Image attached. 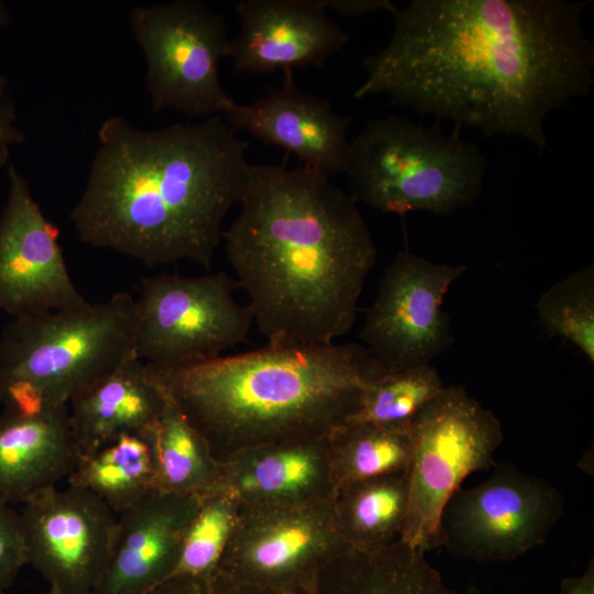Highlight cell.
Segmentation results:
<instances>
[{"mask_svg": "<svg viewBox=\"0 0 594 594\" xmlns=\"http://www.w3.org/2000/svg\"><path fill=\"white\" fill-rule=\"evenodd\" d=\"M11 21L12 15L8 6L3 1H0V28L9 25Z\"/></svg>", "mask_w": 594, "mask_h": 594, "instance_id": "836d02e7", "label": "cell"}, {"mask_svg": "<svg viewBox=\"0 0 594 594\" xmlns=\"http://www.w3.org/2000/svg\"><path fill=\"white\" fill-rule=\"evenodd\" d=\"M146 594H266L217 572L206 578L174 576Z\"/></svg>", "mask_w": 594, "mask_h": 594, "instance_id": "f546056e", "label": "cell"}, {"mask_svg": "<svg viewBox=\"0 0 594 594\" xmlns=\"http://www.w3.org/2000/svg\"><path fill=\"white\" fill-rule=\"evenodd\" d=\"M560 594H594V561L590 560L581 575L568 576L560 582Z\"/></svg>", "mask_w": 594, "mask_h": 594, "instance_id": "d6a6232c", "label": "cell"}, {"mask_svg": "<svg viewBox=\"0 0 594 594\" xmlns=\"http://www.w3.org/2000/svg\"><path fill=\"white\" fill-rule=\"evenodd\" d=\"M223 272L143 277L134 298L132 351L147 364L175 365L222 355L244 342L253 322Z\"/></svg>", "mask_w": 594, "mask_h": 594, "instance_id": "9c48e42d", "label": "cell"}, {"mask_svg": "<svg viewBox=\"0 0 594 594\" xmlns=\"http://www.w3.org/2000/svg\"><path fill=\"white\" fill-rule=\"evenodd\" d=\"M408 501L403 542L424 552L440 546L441 513L471 473L495 466L499 419L461 386H444L411 420Z\"/></svg>", "mask_w": 594, "mask_h": 594, "instance_id": "52a82bcc", "label": "cell"}, {"mask_svg": "<svg viewBox=\"0 0 594 594\" xmlns=\"http://www.w3.org/2000/svg\"><path fill=\"white\" fill-rule=\"evenodd\" d=\"M165 403L166 394L147 364L131 351L114 370L68 404L80 454L122 435L151 433Z\"/></svg>", "mask_w": 594, "mask_h": 594, "instance_id": "d6986e66", "label": "cell"}, {"mask_svg": "<svg viewBox=\"0 0 594 594\" xmlns=\"http://www.w3.org/2000/svg\"><path fill=\"white\" fill-rule=\"evenodd\" d=\"M42 594H64V593H61V592L53 591V590H50V588H48V591H46V592H44V593H42Z\"/></svg>", "mask_w": 594, "mask_h": 594, "instance_id": "e575fe53", "label": "cell"}, {"mask_svg": "<svg viewBox=\"0 0 594 594\" xmlns=\"http://www.w3.org/2000/svg\"><path fill=\"white\" fill-rule=\"evenodd\" d=\"M131 33L143 53L152 109L191 117L224 114L235 102L223 88L219 65L228 57L226 19L199 0L135 6Z\"/></svg>", "mask_w": 594, "mask_h": 594, "instance_id": "ba28073f", "label": "cell"}, {"mask_svg": "<svg viewBox=\"0 0 594 594\" xmlns=\"http://www.w3.org/2000/svg\"><path fill=\"white\" fill-rule=\"evenodd\" d=\"M348 551L333 499L241 506L218 572L266 594H315L326 568Z\"/></svg>", "mask_w": 594, "mask_h": 594, "instance_id": "30bf717a", "label": "cell"}, {"mask_svg": "<svg viewBox=\"0 0 594 594\" xmlns=\"http://www.w3.org/2000/svg\"><path fill=\"white\" fill-rule=\"evenodd\" d=\"M326 11L341 15L359 16L376 11H388L396 14L398 9L388 0H319Z\"/></svg>", "mask_w": 594, "mask_h": 594, "instance_id": "1f68e13d", "label": "cell"}, {"mask_svg": "<svg viewBox=\"0 0 594 594\" xmlns=\"http://www.w3.org/2000/svg\"><path fill=\"white\" fill-rule=\"evenodd\" d=\"M152 440L156 464L155 490L200 496L220 488V463L167 394L152 431Z\"/></svg>", "mask_w": 594, "mask_h": 594, "instance_id": "cb8c5ba5", "label": "cell"}, {"mask_svg": "<svg viewBox=\"0 0 594 594\" xmlns=\"http://www.w3.org/2000/svg\"><path fill=\"white\" fill-rule=\"evenodd\" d=\"M408 501L407 472L355 482L336 492L334 515L346 546L375 553L400 538Z\"/></svg>", "mask_w": 594, "mask_h": 594, "instance_id": "7402d4cb", "label": "cell"}, {"mask_svg": "<svg viewBox=\"0 0 594 594\" xmlns=\"http://www.w3.org/2000/svg\"><path fill=\"white\" fill-rule=\"evenodd\" d=\"M23 140L9 81L0 74V167L8 163L12 147Z\"/></svg>", "mask_w": 594, "mask_h": 594, "instance_id": "4dcf8cb0", "label": "cell"}, {"mask_svg": "<svg viewBox=\"0 0 594 594\" xmlns=\"http://www.w3.org/2000/svg\"><path fill=\"white\" fill-rule=\"evenodd\" d=\"M0 594H6V592H4V591H0Z\"/></svg>", "mask_w": 594, "mask_h": 594, "instance_id": "d590c367", "label": "cell"}, {"mask_svg": "<svg viewBox=\"0 0 594 594\" xmlns=\"http://www.w3.org/2000/svg\"><path fill=\"white\" fill-rule=\"evenodd\" d=\"M134 297L13 318L0 336V405L36 416L70 400L132 351Z\"/></svg>", "mask_w": 594, "mask_h": 594, "instance_id": "5b68a950", "label": "cell"}, {"mask_svg": "<svg viewBox=\"0 0 594 594\" xmlns=\"http://www.w3.org/2000/svg\"><path fill=\"white\" fill-rule=\"evenodd\" d=\"M536 312L546 330L574 344L594 363V266L574 271L538 299Z\"/></svg>", "mask_w": 594, "mask_h": 594, "instance_id": "83f0119b", "label": "cell"}, {"mask_svg": "<svg viewBox=\"0 0 594 594\" xmlns=\"http://www.w3.org/2000/svg\"><path fill=\"white\" fill-rule=\"evenodd\" d=\"M240 508L238 499L223 490L200 495L197 510L184 532L176 565L168 579L216 574L238 522Z\"/></svg>", "mask_w": 594, "mask_h": 594, "instance_id": "4316f807", "label": "cell"}, {"mask_svg": "<svg viewBox=\"0 0 594 594\" xmlns=\"http://www.w3.org/2000/svg\"><path fill=\"white\" fill-rule=\"evenodd\" d=\"M425 553L402 540L375 553L349 551L324 571L326 594H460Z\"/></svg>", "mask_w": 594, "mask_h": 594, "instance_id": "44dd1931", "label": "cell"}, {"mask_svg": "<svg viewBox=\"0 0 594 594\" xmlns=\"http://www.w3.org/2000/svg\"><path fill=\"white\" fill-rule=\"evenodd\" d=\"M239 204L222 241L267 344L348 333L377 257L354 198L308 168L252 164Z\"/></svg>", "mask_w": 594, "mask_h": 594, "instance_id": "7a4b0ae2", "label": "cell"}, {"mask_svg": "<svg viewBox=\"0 0 594 594\" xmlns=\"http://www.w3.org/2000/svg\"><path fill=\"white\" fill-rule=\"evenodd\" d=\"M26 564L64 594H92L110 562L118 515L92 492L45 488L19 512Z\"/></svg>", "mask_w": 594, "mask_h": 594, "instance_id": "4fadbf2b", "label": "cell"}, {"mask_svg": "<svg viewBox=\"0 0 594 594\" xmlns=\"http://www.w3.org/2000/svg\"><path fill=\"white\" fill-rule=\"evenodd\" d=\"M444 386L431 364L386 373L365 385L348 424L407 426Z\"/></svg>", "mask_w": 594, "mask_h": 594, "instance_id": "484cf974", "label": "cell"}, {"mask_svg": "<svg viewBox=\"0 0 594 594\" xmlns=\"http://www.w3.org/2000/svg\"><path fill=\"white\" fill-rule=\"evenodd\" d=\"M488 162L476 146L431 125L391 114L369 120L350 141L343 173L351 196L384 213L450 217L481 196Z\"/></svg>", "mask_w": 594, "mask_h": 594, "instance_id": "8992f818", "label": "cell"}, {"mask_svg": "<svg viewBox=\"0 0 594 594\" xmlns=\"http://www.w3.org/2000/svg\"><path fill=\"white\" fill-rule=\"evenodd\" d=\"M563 513V494L549 481L495 465L486 480L447 502L440 546L457 559L509 562L542 544Z\"/></svg>", "mask_w": 594, "mask_h": 594, "instance_id": "8fae6325", "label": "cell"}, {"mask_svg": "<svg viewBox=\"0 0 594 594\" xmlns=\"http://www.w3.org/2000/svg\"><path fill=\"white\" fill-rule=\"evenodd\" d=\"M24 565L26 558L19 512L0 504V591L12 585Z\"/></svg>", "mask_w": 594, "mask_h": 594, "instance_id": "f1b7e54d", "label": "cell"}, {"mask_svg": "<svg viewBox=\"0 0 594 594\" xmlns=\"http://www.w3.org/2000/svg\"><path fill=\"white\" fill-rule=\"evenodd\" d=\"M409 425L345 424L329 435L336 492L359 481L407 472L411 454Z\"/></svg>", "mask_w": 594, "mask_h": 594, "instance_id": "d4e9b609", "label": "cell"}, {"mask_svg": "<svg viewBox=\"0 0 594 594\" xmlns=\"http://www.w3.org/2000/svg\"><path fill=\"white\" fill-rule=\"evenodd\" d=\"M147 366L219 463L255 447L331 435L354 415L365 385L385 374L363 345L334 342Z\"/></svg>", "mask_w": 594, "mask_h": 594, "instance_id": "277c9868", "label": "cell"}, {"mask_svg": "<svg viewBox=\"0 0 594 594\" xmlns=\"http://www.w3.org/2000/svg\"><path fill=\"white\" fill-rule=\"evenodd\" d=\"M152 432L128 433L79 455L68 485L86 488L117 515L155 490Z\"/></svg>", "mask_w": 594, "mask_h": 594, "instance_id": "603a6c76", "label": "cell"}, {"mask_svg": "<svg viewBox=\"0 0 594 594\" xmlns=\"http://www.w3.org/2000/svg\"><path fill=\"white\" fill-rule=\"evenodd\" d=\"M97 138L69 213L78 239L148 267L187 260L210 268L248 183V144L220 116L154 130L112 116Z\"/></svg>", "mask_w": 594, "mask_h": 594, "instance_id": "3957f363", "label": "cell"}, {"mask_svg": "<svg viewBox=\"0 0 594 594\" xmlns=\"http://www.w3.org/2000/svg\"><path fill=\"white\" fill-rule=\"evenodd\" d=\"M80 452L68 406L36 416L0 414V504L25 503L68 479Z\"/></svg>", "mask_w": 594, "mask_h": 594, "instance_id": "ffe728a7", "label": "cell"}, {"mask_svg": "<svg viewBox=\"0 0 594 594\" xmlns=\"http://www.w3.org/2000/svg\"><path fill=\"white\" fill-rule=\"evenodd\" d=\"M199 497L153 490L119 514L112 556L92 594H146L166 581Z\"/></svg>", "mask_w": 594, "mask_h": 594, "instance_id": "e0dca14e", "label": "cell"}, {"mask_svg": "<svg viewBox=\"0 0 594 594\" xmlns=\"http://www.w3.org/2000/svg\"><path fill=\"white\" fill-rule=\"evenodd\" d=\"M8 182L0 213V310L16 318L82 305L87 300L68 272L57 228L12 164Z\"/></svg>", "mask_w": 594, "mask_h": 594, "instance_id": "5bb4252c", "label": "cell"}, {"mask_svg": "<svg viewBox=\"0 0 594 594\" xmlns=\"http://www.w3.org/2000/svg\"><path fill=\"white\" fill-rule=\"evenodd\" d=\"M234 11L240 31L228 57L237 73L321 67L349 42L319 0H242Z\"/></svg>", "mask_w": 594, "mask_h": 594, "instance_id": "9a60e30c", "label": "cell"}, {"mask_svg": "<svg viewBox=\"0 0 594 594\" xmlns=\"http://www.w3.org/2000/svg\"><path fill=\"white\" fill-rule=\"evenodd\" d=\"M590 1L414 0L393 33L364 57L361 99L449 119L486 136H518L539 152L547 117L594 84V45L582 16Z\"/></svg>", "mask_w": 594, "mask_h": 594, "instance_id": "6da1fadb", "label": "cell"}, {"mask_svg": "<svg viewBox=\"0 0 594 594\" xmlns=\"http://www.w3.org/2000/svg\"><path fill=\"white\" fill-rule=\"evenodd\" d=\"M328 438L264 444L220 462V490L241 506H295L334 498Z\"/></svg>", "mask_w": 594, "mask_h": 594, "instance_id": "ac0fdd59", "label": "cell"}, {"mask_svg": "<svg viewBox=\"0 0 594 594\" xmlns=\"http://www.w3.org/2000/svg\"><path fill=\"white\" fill-rule=\"evenodd\" d=\"M280 88L249 105L234 102L228 122L268 145L295 155L305 168L330 176L344 170L351 117L338 113L329 100L298 89L293 72H284Z\"/></svg>", "mask_w": 594, "mask_h": 594, "instance_id": "2e32d148", "label": "cell"}, {"mask_svg": "<svg viewBox=\"0 0 594 594\" xmlns=\"http://www.w3.org/2000/svg\"><path fill=\"white\" fill-rule=\"evenodd\" d=\"M464 265L431 262L399 251L385 268L360 331L363 346L386 373L427 365L454 341L442 309Z\"/></svg>", "mask_w": 594, "mask_h": 594, "instance_id": "7c38bea8", "label": "cell"}]
</instances>
